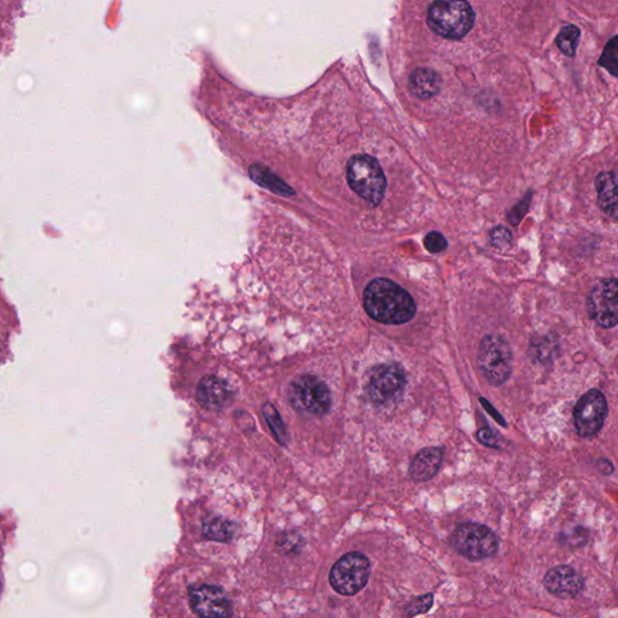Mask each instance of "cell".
Returning a JSON list of instances; mask_svg holds the SVG:
<instances>
[{"label": "cell", "mask_w": 618, "mask_h": 618, "mask_svg": "<svg viewBox=\"0 0 618 618\" xmlns=\"http://www.w3.org/2000/svg\"><path fill=\"white\" fill-rule=\"evenodd\" d=\"M364 307L376 322L400 325L416 316L417 306L413 297L399 284L387 278H378L364 291Z\"/></svg>", "instance_id": "6da1fadb"}, {"label": "cell", "mask_w": 618, "mask_h": 618, "mask_svg": "<svg viewBox=\"0 0 618 618\" xmlns=\"http://www.w3.org/2000/svg\"><path fill=\"white\" fill-rule=\"evenodd\" d=\"M474 22V10L468 0H435L429 8V26L443 38H464Z\"/></svg>", "instance_id": "7a4b0ae2"}, {"label": "cell", "mask_w": 618, "mask_h": 618, "mask_svg": "<svg viewBox=\"0 0 618 618\" xmlns=\"http://www.w3.org/2000/svg\"><path fill=\"white\" fill-rule=\"evenodd\" d=\"M347 179L355 194L372 206H378L386 195L387 179L375 157L365 154L353 156L348 161Z\"/></svg>", "instance_id": "3957f363"}, {"label": "cell", "mask_w": 618, "mask_h": 618, "mask_svg": "<svg viewBox=\"0 0 618 618\" xmlns=\"http://www.w3.org/2000/svg\"><path fill=\"white\" fill-rule=\"evenodd\" d=\"M512 351L505 338L487 335L481 341L477 364L483 376L494 387L503 386L512 375Z\"/></svg>", "instance_id": "277c9868"}, {"label": "cell", "mask_w": 618, "mask_h": 618, "mask_svg": "<svg viewBox=\"0 0 618 618\" xmlns=\"http://www.w3.org/2000/svg\"><path fill=\"white\" fill-rule=\"evenodd\" d=\"M451 545L470 561H483L497 555L499 539L492 529L480 523H464L454 530Z\"/></svg>", "instance_id": "5b68a950"}, {"label": "cell", "mask_w": 618, "mask_h": 618, "mask_svg": "<svg viewBox=\"0 0 618 618\" xmlns=\"http://www.w3.org/2000/svg\"><path fill=\"white\" fill-rule=\"evenodd\" d=\"M371 573L369 558L352 552L343 556L330 571L332 588L342 596H354L367 585Z\"/></svg>", "instance_id": "8992f818"}, {"label": "cell", "mask_w": 618, "mask_h": 618, "mask_svg": "<svg viewBox=\"0 0 618 618\" xmlns=\"http://www.w3.org/2000/svg\"><path fill=\"white\" fill-rule=\"evenodd\" d=\"M291 405L313 416H323L331 407V393L326 384L312 375L301 376L291 383Z\"/></svg>", "instance_id": "52a82bcc"}, {"label": "cell", "mask_w": 618, "mask_h": 618, "mask_svg": "<svg viewBox=\"0 0 618 618\" xmlns=\"http://www.w3.org/2000/svg\"><path fill=\"white\" fill-rule=\"evenodd\" d=\"M406 375L404 369L396 364L376 366L367 382V393L373 404L387 406L398 402L404 394Z\"/></svg>", "instance_id": "ba28073f"}, {"label": "cell", "mask_w": 618, "mask_h": 618, "mask_svg": "<svg viewBox=\"0 0 618 618\" xmlns=\"http://www.w3.org/2000/svg\"><path fill=\"white\" fill-rule=\"evenodd\" d=\"M608 401L598 389H592L577 401L574 410L576 433L581 437H592L602 430L608 416Z\"/></svg>", "instance_id": "9c48e42d"}, {"label": "cell", "mask_w": 618, "mask_h": 618, "mask_svg": "<svg viewBox=\"0 0 618 618\" xmlns=\"http://www.w3.org/2000/svg\"><path fill=\"white\" fill-rule=\"evenodd\" d=\"M588 314L594 322L605 329L615 328L618 313V289L616 278L604 279L591 291L587 301Z\"/></svg>", "instance_id": "30bf717a"}, {"label": "cell", "mask_w": 618, "mask_h": 618, "mask_svg": "<svg viewBox=\"0 0 618 618\" xmlns=\"http://www.w3.org/2000/svg\"><path fill=\"white\" fill-rule=\"evenodd\" d=\"M192 610L202 617H227L232 615V604L221 588L203 585L190 590Z\"/></svg>", "instance_id": "8fae6325"}, {"label": "cell", "mask_w": 618, "mask_h": 618, "mask_svg": "<svg viewBox=\"0 0 618 618\" xmlns=\"http://www.w3.org/2000/svg\"><path fill=\"white\" fill-rule=\"evenodd\" d=\"M544 586L556 598L573 599L583 590L585 580L574 568L561 565L547 571Z\"/></svg>", "instance_id": "7c38bea8"}, {"label": "cell", "mask_w": 618, "mask_h": 618, "mask_svg": "<svg viewBox=\"0 0 618 618\" xmlns=\"http://www.w3.org/2000/svg\"><path fill=\"white\" fill-rule=\"evenodd\" d=\"M197 399L204 407L220 410L231 399V390L221 378L207 376L198 384Z\"/></svg>", "instance_id": "4fadbf2b"}, {"label": "cell", "mask_w": 618, "mask_h": 618, "mask_svg": "<svg viewBox=\"0 0 618 618\" xmlns=\"http://www.w3.org/2000/svg\"><path fill=\"white\" fill-rule=\"evenodd\" d=\"M443 451L439 447H427L419 452L410 466L413 481L427 482L436 476L441 468Z\"/></svg>", "instance_id": "5bb4252c"}, {"label": "cell", "mask_w": 618, "mask_h": 618, "mask_svg": "<svg viewBox=\"0 0 618 618\" xmlns=\"http://www.w3.org/2000/svg\"><path fill=\"white\" fill-rule=\"evenodd\" d=\"M598 203L610 218H617L616 177L612 172H600L596 178Z\"/></svg>", "instance_id": "9a60e30c"}, {"label": "cell", "mask_w": 618, "mask_h": 618, "mask_svg": "<svg viewBox=\"0 0 618 618\" xmlns=\"http://www.w3.org/2000/svg\"><path fill=\"white\" fill-rule=\"evenodd\" d=\"M441 87L440 75L428 68H419L410 78V89L413 95L421 99H429L439 93Z\"/></svg>", "instance_id": "2e32d148"}, {"label": "cell", "mask_w": 618, "mask_h": 618, "mask_svg": "<svg viewBox=\"0 0 618 618\" xmlns=\"http://www.w3.org/2000/svg\"><path fill=\"white\" fill-rule=\"evenodd\" d=\"M202 530L204 538L220 542L231 540L233 534H235L233 524L220 517L209 518L204 522Z\"/></svg>", "instance_id": "e0dca14e"}, {"label": "cell", "mask_w": 618, "mask_h": 618, "mask_svg": "<svg viewBox=\"0 0 618 618\" xmlns=\"http://www.w3.org/2000/svg\"><path fill=\"white\" fill-rule=\"evenodd\" d=\"M262 412H264L268 427H270L276 440L283 446L287 445L288 431L287 428H285L283 419L281 415H279L277 408L270 404V402H267V404L262 407Z\"/></svg>", "instance_id": "ac0fdd59"}, {"label": "cell", "mask_w": 618, "mask_h": 618, "mask_svg": "<svg viewBox=\"0 0 618 618\" xmlns=\"http://www.w3.org/2000/svg\"><path fill=\"white\" fill-rule=\"evenodd\" d=\"M250 174L254 178L255 182L260 183L261 185L267 186L273 191H276L277 194L281 195H293L294 192L290 190L289 186L285 185L281 180L277 177H274L273 174L267 171L265 168L261 167H252L250 168Z\"/></svg>", "instance_id": "d6986e66"}, {"label": "cell", "mask_w": 618, "mask_h": 618, "mask_svg": "<svg viewBox=\"0 0 618 618\" xmlns=\"http://www.w3.org/2000/svg\"><path fill=\"white\" fill-rule=\"evenodd\" d=\"M579 39L580 29L576 26H567L559 32L556 43L564 55L573 57L579 45Z\"/></svg>", "instance_id": "ffe728a7"}, {"label": "cell", "mask_w": 618, "mask_h": 618, "mask_svg": "<svg viewBox=\"0 0 618 618\" xmlns=\"http://www.w3.org/2000/svg\"><path fill=\"white\" fill-rule=\"evenodd\" d=\"M489 241L495 249L506 252L512 246V233L504 226H497L489 233Z\"/></svg>", "instance_id": "44dd1931"}, {"label": "cell", "mask_w": 618, "mask_h": 618, "mask_svg": "<svg viewBox=\"0 0 618 618\" xmlns=\"http://www.w3.org/2000/svg\"><path fill=\"white\" fill-rule=\"evenodd\" d=\"M433 605V594H425V596L418 597L415 600H412V602L406 606L405 614L408 617L425 614V612H428L431 608H433Z\"/></svg>", "instance_id": "7402d4cb"}, {"label": "cell", "mask_w": 618, "mask_h": 618, "mask_svg": "<svg viewBox=\"0 0 618 618\" xmlns=\"http://www.w3.org/2000/svg\"><path fill=\"white\" fill-rule=\"evenodd\" d=\"M600 66L608 69V71L616 77L617 75V38L611 40L606 45L602 60L599 61Z\"/></svg>", "instance_id": "603a6c76"}, {"label": "cell", "mask_w": 618, "mask_h": 618, "mask_svg": "<svg viewBox=\"0 0 618 618\" xmlns=\"http://www.w3.org/2000/svg\"><path fill=\"white\" fill-rule=\"evenodd\" d=\"M424 247L431 254H439L445 252L448 247V242L442 233L433 231L428 233L424 238Z\"/></svg>", "instance_id": "cb8c5ba5"}, {"label": "cell", "mask_w": 618, "mask_h": 618, "mask_svg": "<svg viewBox=\"0 0 618 618\" xmlns=\"http://www.w3.org/2000/svg\"><path fill=\"white\" fill-rule=\"evenodd\" d=\"M533 192L529 191L526 196H524L523 200L516 204L515 207L511 209L509 215H507V220L513 226H517L521 223V220L524 218V215L527 214L529 209L530 201H532Z\"/></svg>", "instance_id": "d4e9b609"}, {"label": "cell", "mask_w": 618, "mask_h": 618, "mask_svg": "<svg viewBox=\"0 0 618 618\" xmlns=\"http://www.w3.org/2000/svg\"><path fill=\"white\" fill-rule=\"evenodd\" d=\"M477 440L487 447L498 448L499 439L498 435L494 433L491 428H482L477 433Z\"/></svg>", "instance_id": "484cf974"}, {"label": "cell", "mask_w": 618, "mask_h": 618, "mask_svg": "<svg viewBox=\"0 0 618 618\" xmlns=\"http://www.w3.org/2000/svg\"><path fill=\"white\" fill-rule=\"evenodd\" d=\"M480 401H481V404L485 406L489 415H491L495 419V421H497V423H499L500 425H503V427H506V422L503 416H501L500 413L497 410H495V408L491 404H489V402L486 399H481Z\"/></svg>", "instance_id": "4316f807"}, {"label": "cell", "mask_w": 618, "mask_h": 618, "mask_svg": "<svg viewBox=\"0 0 618 618\" xmlns=\"http://www.w3.org/2000/svg\"><path fill=\"white\" fill-rule=\"evenodd\" d=\"M598 469L603 475H611L614 472V465L608 459H600L598 462Z\"/></svg>", "instance_id": "83f0119b"}]
</instances>
